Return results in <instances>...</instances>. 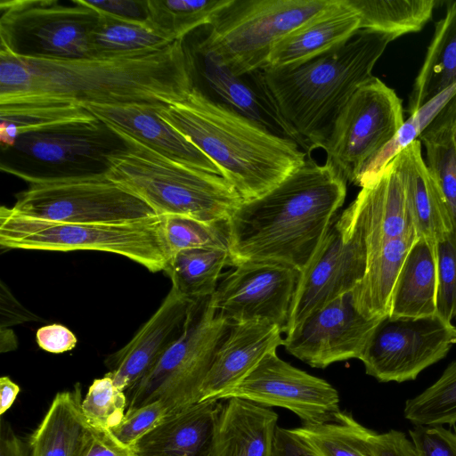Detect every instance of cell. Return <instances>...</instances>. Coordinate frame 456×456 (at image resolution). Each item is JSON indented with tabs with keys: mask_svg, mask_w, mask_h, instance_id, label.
I'll return each instance as SVG.
<instances>
[{
	"mask_svg": "<svg viewBox=\"0 0 456 456\" xmlns=\"http://www.w3.org/2000/svg\"><path fill=\"white\" fill-rule=\"evenodd\" d=\"M183 40L128 56L27 59L0 50V105L151 103L183 101L196 86Z\"/></svg>",
	"mask_w": 456,
	"mask_h": 456,
	"instance_id": "cell-1",
	"label": "cell"
},
{
	"mask_svg": "<svg viewBox=\"0 0 456 456\" xmlns=\"http://www.w3.org/2000/svg\"><path fill=\"white\" fill-rule=\"evenodd\" d=\"M346 181L328 161L305 163L276 187L243 200L229 218L232 267L280 264L301 273L337 217Z\"/></svg>",
	"mask_w": 456,
	"mask_h": 456,
	"instance_id": "cell-2",
	"label": "cell"
},
{
	"mask_svg": "<svg viewBox=\"0 0 456 456\" xmlns=\"http://www.w3.org/2000/svg\"><path fill=\"white\" fill-rule=\"evenodd\" d=\"M392 37L358 30L348 41L304 63L264 68L256 83L271 116L307 151L322 148L333 124L372 69Z\"/></svg>",
	"mask_w": 456,
	"mask_h": 456,
	"instance_id": "cell-3",
	"label": "cell"
},
{
	"mask_svg": "<svg viewBox=\"0 0 456 456\" xmlns=\"http://www.w3.org/2000/svg\"><path fill=\"white\" fill-rule=\"evenodd\" d=\"M159 116L197 146L243 200L265 194L307 158L291 138L274 134L197 86L183 101L161 107Z\"/></svg>",
	"mask_w": 456,
	"mask_h": 456,
	"instance_id": "cell-4",
	"label": "cell"
},
{
	"mask_svg": "<svg viewBox=\"0 0 456 456\" xmlns=\"http://www.w3.org/2000/svg\"><path fill=\"white\" fill-rule=\"evenodd\" d=\"M106 126L122 141V146L107 156L106 175L146 202L156 216L223 221L243 201L223 176L170 159Z\"/></svg>",
	"mask_w": 456,
	"mask_h": 456,
	"instance_id": "cell-5",
	"label": "cell"
},
{
	"mask_svg": "<svg viewBox=\"0 0 456 456\" xmlns=\"http://www.w3.org/2000/svg\"><path fill=\"white\" fill-rule=\"evenodd\" d=\"M0 245L6 249L112 253L152 273L163 271L169 258L159 216L121 224H69L24 216L3 206Z\"/></svg>",
	"mask_w": 456,
	"mask_h": 456,
	"instance_id": "cell-6",
	"label": "cell"
},
{
	"mask_svg": "<svg viewBox=\"0 0 456 456\" xmlns=\"http://www.w3.org/2000/svg\"><path fill=\"white\" fill-rule=\"evenodd\" d=\"M210 297L191 303L179 339L146 375L125 391L126 412L161 401L168 417L200 402L203 382L231 328Z\"/></svg>",
	"mask_w": 456,
	"mask_h": 456,
	"instance_id": "cell-7",
	"label": "cell"
},
{
	"mask_svg": "<svg viewBox=\"0 0 456 456\" xmlns=\"http://www.w3.org/2000/svg\"><path fill=\"white\" fill-rule=\"evenodd\" d=\"M334 0H232L198 45L241 77L264 69L274 45Z\"/></svg>",
	"mask_w": 456,
	"mask_h": 456,
	"instance_id": "cell-8",
	"label": "cell"
},
{
	"mask_svg": "<svg viewBox=\"0 0 456 456\" xmlns=\"http://www.w3.org/2000/svg\"><path fill=\"white\" fill-rule=\"evenodd\" d=\"M2 169L28 184L12 207L24 216L69 224H121L156 216L146 202L105 171L45 176Z\"/></svg>",
	"mask_w": 456,
	"mask_h": 456,
	"instance_id": "cell-9",
	"label": "cell"
},
{
	"mask_svg": "<svg viewBox=\"0 0 456 456\" xmlns=\"http://www.w3.org/2000/svg\"><path fill=\"white\" fill-rule=\"evenodd\" d=\"M8 0L0 4V50L27 59L90 57L99 13L82 0Z\"/></svg>",
	"mask_w": 456,
	"mask_h": 456,
	"instance_id": "cell-10",
	"label": "cell"
},
{
	"mask_svg": "<svg viewBox=\"0 0 456 456\" xmlns=\"http://www.w3.org/2000/svg\"><path fill=\"white\" fill-rule=\"evenodd\" d=\"M403 122L402 100L373 76L337 117L322 147L326 161L346 182L362 187L373 160Z\"/></svg>",
	"mask_w": 456,
	"mask_h": 456,
	"instance_id": "cell-11",
	"label": "cell"
},
{
	"mask_svg": "<svg viewBox=\"0 0 456 456\" xmlns=\"http://www.w3.org/2000/svg\"><path fill=\"white\" fill-rule=\"evenodd\" d=\"M368 260L362 208L355 200L337 216L317 251L300 273L286 335L311 314L353 291L362 280Z\"/></svg>",
	"mask_w": 456,
	"mask_h": 456,
	"instance_id": "cell-12",
	"label": "cell"
},
{
	"mask_svg": "<svg viewBox=\"0 0 456 456\" xmlns=\"http://www.w3.org/2000/svg\"><path fill=\"white\" fill-rule=\"evenodd\" d=\"M456 345V326L437 314L382 318L359 360L379 382L414 380Z\"/></svg>",
	"mask_w": 456,
	"mask_h": 456,
	"instance_id": "cell-13",
	"label": "cell"
},
{
	"mask_svg": "<svg viewBox=\"0 0 456 456\" xmlns=\"http://www.w3.org/2000/svg\"><path fill=\"white\" fill-rule=\"evenodd\" d=\"M232 397L289 410L303 424L331 421L341 411L339 395L332 385L283 361L276 351L266 354L218 400Z\"/></svg>",
	"mask_w": 456,
	"mask_h": 456,
	"instance_id": "cell-14",
	"label": "cell"
},
{
	"mask_svg": "<svg viewBox=\"0 0 456 456\" xmlns=\"http://www.w3.org/2000/svg\"><path fill=\"white\" fill-rule=\"evenodd\" d=\"M299 276L280 264L243 263L225 273L211 301L230 324L267 320L286 333Z\"/></svg>",
	"mask_w": 456,
	"mask_h": 456,
	"instance_id": "cell-15",
	"label": "cell"
},
{
	"mask_svg": "<svg viewBox=\"0 0 456 456\" xmlns=\"http://www.w3.org/2000/svg\"><path fill=\"white\" fill-rule=\"evenodd\" d=\"M381 319H369L355 307L352 291L311 314L286 335V351L314 368L359 359Z\"/></svg>",
	"mask_w": 456,
	"mask_h": 456,
	"instance_id": "cell-16",
	"label": "cell"
},
{
	"mask_svg": "<svg viewBox=\"0 0 456 456\" xmlns=\"http://www.w3.org/2000/svg\"><path fill=\"white\" fill-rule=\"evenodd\" d=\"M193 301L170 289L150 319L122 348L110 354L107 374L123 392L126 391L159 362L182 336Z\"/></svg>",
	"mask_w": 456,
	"mask_h": 456,
	"instance_id": "cell-17",
	"label": "cell"
},
{
	"mask_svg": "<svg viewBox=\"0 0 456 456\" xmlns=\"http://www.w3.org/2000/svg\"><path fill=\"white\" fill-rule=\"evenodd\" d=\"M81 105L104 125L124 132L158 153L182 164L221 175L218 167L197 146L159 116V110L163 105Z\"/></svg>",
	"mask_w": 456,
	"mask_h": 456,
	"instance_id": "cell-18",
	"label": "cell"
},
{
	"mask_svg": "<svg viewBox=\"0 0 456 456\" xmlns=\"http://www.w3.org/2000/svg\"><path fill=\"white\" fill-rule=\"evenodd\" d=\"M281 329L267 320L231 324L203 382L200 402L217 399L240 382L269 353L283 346Z\"/></svg>",
	"mask_w": 456,
	"mask_h": 456,
	"instance_id": "cell-19",
	"label": "cell"
},
{
	"mask_svg": "<svg viewBox=\"0 0 456 456\" xmlns=\"http://www.w3.org/2000/svg\"><path fill=\"white\" fill-rule=\"evenodd\" d=\"M112 131L97 118L70 123L20 135L14 148L45 164L78 166L93 161L106 165L107 156L122 146L110 142Z\"/></svg>",
	"mask_w": 456,
	"mask_h": 456,
	"instance_id": "cell-20",
	"label": "cell"
},
{
	"mask_svg": "<svg viewBox=\"0 0 456 456\" xmlns=\"http://www.w3.org/2000/svg\"><path fill=\"white\" fill-rule=\"evenodd\" d=\"M358 12L346 0L334 2L280 39L265 68H286L312 60L348 41L360 30Z\"/></svg>",
	"mask_w": 456,
	"mask_h": 456,
	"instance_id": "cell-21",
	"label": "cell"
},
{
	"mask_svg": "<svg viewBox=\"0 0 456 456\" xmlns=\"http://www.w3.org/2000/svg\"><path fill=\"white\" fill-rule=\"evenodd\" d=\"M278 415L247 399L226 400L204 456H272Z\"/></svg>",
	"mask_w": 456,
	"mask_h": 456,
	"instance_id": "cell-22",
	"label": "cell"
},
{
	"mask_svg": "<svg viewBox=\"0 0 456 456\" xmlns=\"http://www.w3.org/2000/svg\"><path fill=\"white\" fill-rule=\"evenodd\" d=\"M222 407L217 399L194 403L167 417L131 449L135 456H204Z\"/></svg>",
	"mask_w": 456,
	"mask_h": 456,
	"instance_id": "cell-23",
	"label": "cell"
},
{
	"mask_svg": "<svg viewBox=\"0 0 456 456\" xmlns=\"http://www.w3.org/2000/svg\"><path fill=\"white\" fill-rule=\"evenodd\" d=\"M419 237L438 241L452 232L444 194L422 157L418 139L394 159Z\"/></svg>",
	"mask_w": 456,
	"mask_h": 456,
	"instance_id": "cell-24",
	"label": "cell"
},
{
	"mask_svg": "<svg viewBox=\"0 0 456 456\" xmlns=\"http://www.w3.org/2000/svg\"><path fill=\"white\" fill-rule=\"evenodd\" d=\"M436 241L419 237L409 250L395 281L388 316L423 318L436 314Z\"/></svg>",
	"mask_w": 456,
	"mask_h": 456,
	"instance_id": "cell-25",
	"label": "cell"
},
{
	"mask_svg": "<svg viewBox=\"0 0 456 456\" xmlns=\"http://www.w3.org/2000/svg\"><path fill=\"white\" fill-rule=\"evenodd\" d=\"M456 85V1L437 21L409 97L408 112H416L444 91Z\"/></svg>",
	"mask_w": 456,
	"mask_h": 456,
	"instance_id": "cell-26",
	"label": "cell"
},
{
	"mask_svg": "<svg viewBox=\"0 0 456 456\" xmlns=\"http://www.w3.org/2000/svg\"><path fill=\"white\" fill-rule=\"evenodd\" d=\"M81 389L58 393L30 440L29 456H74L89 422L81 409Z\"/></svg>",
	"mask_w": 456,
	"mask_h": 456,
	"instance_id": "cell-27",
	"label": "cell"
},
{
	"mask_svg": "<svg viewBox=\"0 0 456 456\" xmlns=\"http://www.w3.org/2000/svg\"><path fill=\"white\" fill-rule=\"evenodd\" d=\"M226 265L232 266L229 249L190 248L173 254L163 271L171 280L172 289L196 301L214 294Z\"/></svg>",
	"mask_w": 456,
	"mask_h": 456,
	"instance_id": "cell-28",
	"label": "cell"
},
{
	"mask_svg": "<svg viewBox=\"0 0 456 456\" xmlns=\"http://www.w3.org/2000/svg\"><path fill=\"white\" fill-rule=\"evenodd\" d=\"M456 113V94L438 116L419 135L426 149L427 166L437 182L445 199L456 235V141L453 121Z\"/></svg>",
	"mask_w": 456,
	"mask_h": 456,
	"instance_id": "cell-29",
	"label": "cell"
},
{
	"mask_svg": "<svg viewBox=\"0 0 456 456\" xmlns=\"http://www.w3.org/2000/svg\"><path fill=\"white\" fill-rule=\"evenodd\" d=\"M292 429L316 456H373L376 432L346 411H341L331 421Z\"/></svg>",
	"mask_w": 456,
	"mask_h": 456,
	"instance_id": "cell-30",
	"label": "cell"
},
{
	"mask_svg": "<svg viewBox=\"0 0 456 456\" xmlns=\"http://www.w3.org/2000/svg\"><path fill=\"white\" fill-rule=\"evenodd\" d=\"M359 14L360 29L394 39L419 31L431 19L435 0H346Z\"/></svg>",
	"mask_w": 456,
	"mask_h": 456,
	"instance_id": "cell-31",
	"label": "cell"
},
{
	"mask_svg": "<svg viewBox=\"0 0 456 456\" xmlns=\"http://www.w3.org/2000/svg\"><path fill=\"white\" fill-rule=\"evenodd\" d=\"M0 140L6 147H13L25 134L96 118L84 106L74 103L0 105Z\"/></svg>",
	"mask_w": 456,
	"mask_h": 456,
	"instance_id": "cell-32",
	"label": "cell"
},
{
	"mask_svg": "<svg viewBox=\"0 0 456 456\" xmlns=\"http://www.w3.org/2000/svg\"><path fill=\"white\" fill-rule=\"evenodd\" d=\"M98 13V21L91 34L90 57L110 58L139 54L162 49L173 43L147 24Z\"/></svg>",
	"mask_w": 456,
	"mask_h": 456,
	"instance_id": "cell-33",
	"label": "cell"
},
{
	"mask_svg": "<svg viewBox=\"0 0 456 456\" xmlns=\"http://www.w3.org/2000/svg\"><path fill=\"white\" fill-rule=\"evenodd\" d=\"M232 0H147V25L166 39L183 40L193 29L211 25Z\"/></svg>",
	"mask_w": 456,
	"mask_h": 456,
	"instance_id": "cell-34",
	"label": "cell"
},
{
	"mask_svg": "<svg viewBox=\"0 0 456 456\" xmlns=\"http://www.w3.org/2000/svg\"><path fill=\"white\" fill-rule=\"evenodd\" d=\"M403 414L415 426L456 423V360L431 386L405 402Z\"/></svg>",
	"mask_w": 456,
	"mask_h": 456,
	"instance_id": "cell-35",
	"label": "cell"
},
{
	"mask_svg": "<svg viewBox=\"0 0 456 456\" xmlns=\"http://www.w3.org/2000/svg\"><path fill=\"white\" fill-rule=\"evenodd\" d=\"M163 232L169 257L190 248L229 249V219L204 222L181 216H164Z\"/></svg>",
	"mask_w": 456,
	"mask_h": 456,
	"instance_id": "cell-36",
	"label": "cell"
},
{
	"mask_svg": "<svg viewBox=\"0 0 456 456\" xmlns=\"http://www.w3.org/2000/svg\"><path fill=\"white\" fill-rule=\"evenodd\" d=\"M455 94L456 85L444 91L425 103L416 112L410 115L409 118L403 122L391 141L373 160L369 168L364 184L376 177L403 149L418 140L419 135Z\"/></svg>",
	"mask_w": 456,
	"mask_h": 456,
	"instance_id": "cell-37",
	"label": "cell"
},
{
	"mask_svg": "<svg viewBox=\"0 0 456 456\" xmlns=\"http://www.w3.org/2000/svg\"><path fill=\"white\" fill-rule=\"evenodd\" d=\"M202 60L203 74L210 86L224 100V103L241 114L265 126L264 109L260 108L255 94L240 78L232 73L208 53H199Z\"/></svg>",
	"mask_w": 456,
	"mask_h": 456,
	"instance_id": "cell-38",
	"label": "cell"
},
{
	"mask_svg": "<svg viewBox=\"0 0 456 456\" xmlns=\"http://www.w3.org/2000/svg\"><path fill=\"white\" fill-rule=\"evenodd\" d=\"M127 406L125 392L121 391L106 373L94 379L81 403L82 411L91 424L107 430L123 419Z\"/></svg>",
	"mask_w": 456,
	"mask_h": 456,
	"instance_id": "cell-39",
	"label": "cell"
},
{
	"mask_svg": "<svg viewBox=\"0 0 456 456\" xmlns=\"http://www.w3.org/2000/svg\"><path fill=\"white\" fill-rule=\"evenodd\" d=\"M437 285L436 314L446 322L456 320V235L436 242Z\"/></svg>",
	"mask_w": 456,
	"mask_h": 456,
	"instance_id": "cell-40",
	"label": "cell"
},
{
	"mask_svg": "<svg viewBox=\"0 0 456 456\" xmlns=\"http://www.w3.org/2000/svg\"><path fill=\"white\" fill-rule=\"evenodd\" d=\"M167 416L161 401L153 402L126 412L120 423L110 431L121 444L131 448L140 438L160 424Z\"/></svg>",
	"mask_w": 456,
	"mask_h": 456,
	"instance_id": "cell-41",
	"label": "cell"
},
{
	"mask_svg": "<svg viewBox=\"0 0 456 456\" xmlns=\"http://www.w3.org/2000/svg\"><path fill=\"white\" fill-rule=\"evenodd\" d=\"M409 436L416 456H456V431L442 426H415Z\"/></svg>",
	"mask_w": 456,
	"mask_h": 456,
	"instance_id": "cell-42",
	"label": "cell"
},
{
	"mask_svg": "<svg viewBox=\"0 0 456 456\" xmlns=\"http://www.w3.org/2000/svg\"><path fill=\"white\" fill-rule=\"evenodd\" d=\"M74 456H135L133 450L118 442L110 430L89 422Z\"/></svg>",
	"mask_w": 456,
	"mask_h": 456,
	"instance_id": "cell-43",
	"label": "cell"
},
{
	"mask_svg": "<svg viewBox=\"0 0 456 456\" xmlns=\"http://www.w3.org/2000/svg\"><path fill=\"white\" fill-rule=\"evenodd\" d=\"M82 2L98 12L105 13L121 20L147 24V1L82 0Z\"/></svg>",
	"mask_w": 456,
	"mask_h": 456,
	"instance_id": "cell-44",
	"label": "cell"
},
{
	"mask_svg": "<svg viewBox=\"0 0 456 456\" xmlns=\"http://www.w3.org/2000/svg\"><path fill=\"white\" fill-rule=\"evenodd\" d=\"M36 338L40 348L53 354L70 351L76 346L77 341L70 330L57 323L39 328Z\"/></svg>",
	"mask_w": 456,
	"mask_h": 456,
	"instance_id": "cell-45",
	"label": "cell"
},
{
	"mask_svg": "<svg viewBox=\"0 0 456 456\" xmlns=\"http://www.w3.org/2000/svg\"><path fill=\"white\" fill-rule=\"evenodd\" d=\"M373 456H416L412 444L403 432L391 429L376 433Z\"/></svg>",
	"mask_w": 456,
	"mask_h": 456,
	"instance_id": "cell-46",
	"label": "cell"
},
{
	"mask_svg": "<svg viewBox=\"0 0 456 456\" xmlns=\"http://www.w3.org/2000/svg\"><path fill=\"white\" fill-rule=\"evenodd\" d=\"M272 456H316L292 428L277 427Z\"/></svg>",
	"mask_w": 456,
	"mask_h": 456,
	"instance_id": "cell-47",
	"label": "cell"
},
{
	"mask_svg": "<svg viewBox=\"0 0 456 456\" xmlns=\"http://www.w3.org/2000/svg\"><path fill=\"white\" fill-rule=\"evenodd\" d=\"M35 316L27 310L1 282V328H8L24 322L35 321Z\"/></svg>",
	"mask_w": 456,
	"mask_h": 456,
	"instance_id": "cell-48",
	"label": "cell"
},
{
	"mask_svg": "<svg viewBox=\"0 0 456 456\" xmlns=\"http://www.w3.org/2000/svg\"><path fill=\"white\" fill-rule=\"evenodd\" d=\"M0 456H28L24 444L4 420L1 424Z\"/></svg>",
	"mask_w": 456,
	"mask_h": 456,
	"instance_id": "cell-49",
	"label": "cell"
},
{
	"mask_svg": "<svg viewBox=\"0 0 456 456\" xmlns=\"http://www.w3.org/2000/svg\"><path fill=\"white\" fill-rule=\"evenodd\" d=\"M20 387L10 379L9 377L4 376L0 379V414L3 415L14 403Z\"/></svg>",
	"mask_w": 456,
	"mask_h": 456,
	"instance_id": "cell-50",
	"label": "cell"
},
{
	"mask_svg": "<svg viewBox=\"0 0 456 456\" xmlns=\"http://www.w3.org/2000/svg\"><path fill=\"white\" fill-rule=\"evenodd\" d=\"M6 340L5 343L1 344V352H8L14 350L17 346L16 337L12 330L1 329V341Z\"/></svg>",
	"mask_w": 456,
	"mask_h": 456,
	"instance_id": "cell-51",
	"label": "cell"
},
{
	"mask_svg": "<svg viewBox=\"0 0 456 456\" xmlns=\"http://www.w3.org/2000/svg\"><path fill=\"white\" fill-rule=\"evenodd\" d=\"M453 134H454V138L456 141V113H455L454 121H453Z\"/></svg>",
	"mask_w": 456,
	"mask_h": 456,
	"instance_id": "cell-52",
	"label": "cell"
}]
</instances>
